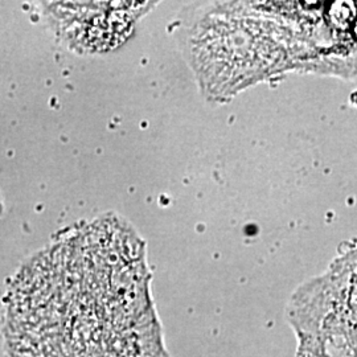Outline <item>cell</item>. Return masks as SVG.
<instances>
[{
	"label": "cell",
	"mask_w": 357,
	"mask_h": 357,
	"mask_svg": "<svg viewBox=\"0 0 357 357\" xmlns=\"http://www.w3.org/2000/svg\"><path fill=\"white\" fill-rule=\"evenodd\" d=\"M130 230L94 221L26 262L7 290L8 357H134L132 307L141 261L128 259Z\"/></svg>",
	"instance_id": "6da1fadb"
},
{
	"label": "cell",
	"mask_w": 357,
	"mask_h": 357,
	"mask_svg": "<svg viewBox=\"0 0 357 357\" xmlns=\"http://www.w3.org/2000/svg\"><path fill=\"white\" fill-rule=\"evenodd\" d=\"M141 4L131 3H53L52 23L76 50L106 51L128 38Z\"/></svg>",
	"instance_id": "7a4b0ae2"
}]
</instances>
